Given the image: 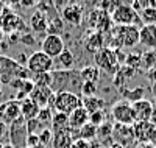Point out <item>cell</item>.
<instances>
[{
	"label": "cell",
	"mask_w": 156,
	"mask_h": 148,
	"mask_svg": "<svg viewBox=\"0 0 156 148\" xmlns=\"http://www.w3.org/2000/svg\"><path fill=\"white\" fill-rule=\"evenodd\" d=\"M53 75V81H51L50 89L53 90V93L58 92H70L80 97L81 87H83V79L80 76V70H55L51 72Z\"/></svg>",
	"instance_id": "cell-1"
},
{
	"label": "cell",
	"mask_w": 156,
	"mask_h": 148,
	"mask_svg": "<svg viewBox=\"0 0 156 148\" xmlns=\"http://www.w3.org/2000/svg\"><path fill=\"white\" fill-rule=\"evenodd\" d=\"M0 76L3 83H9L11 79H31V73L27 70V67H22L16 62V59L0 55Z\"/></svg>",
	"instance_id": "cell-2"
},
{
	"label": "cell",
	"mask_w": 156,
	"mask_h": 148,
	"mask_svg": "<svg viewBox=\"0 0 156 148\" xmlns=\"http://www.w3.org/2000/svg\"><path fill=\"white\" fill-rule=\"evenodd\" d=\"M81 106H83L81 98L78 95H75V93H70V92H58V93H55V98H53L55 112H62V114L69 115Z\"/></svg>",
	"instance_id": "cell-3"
},
{
	"label": "cell",
	"mask_w": 156,
	"mask_h": 148,
	"mask_svg": "<svg viewBox=\"0 0 156 148\" xmlns=\"http://www.w3.org/2000/svg\"><path fill=\"white\" fill-rule=\"evenodd\" d=\"M94 61H95V67L98 70L114 73V75L117 73V70L120 67L117 56H115V51L109 47H103L100 51H97L94 55Z\"/></svg>",
	"instance_id": "cell-4"
},
{
	"label": "cell",
	"mask_w": 156,
	"mask_h": 148,
	"mask_svg": "<svg viewBox=\"0 0 156 148\" xmlns=\"http://www.w3.org/2000/svg\"><path fill=\"white\" fill-rule=\"evenodd\" d=\"M111 115L114 118L115 123L119 125H128V126H133L136 123V115L133 111V106L131 103L128 101H115L111 107Z\"/></svg>",
	"instance_id": "cell-5"
},
{
	"label": "cell",
	"mask_w": 156,
	"mask_h": 148,
	"mask_svg": "<svg viewBox=\"0 0 156 148\" xmlns=\"http://www.w3.org/2000/svg\"><path fill=\"white\" fill-rule=\"evenodd\" d=\"M27 70L33 75H37V73H47V72H51V69L55 67L53 64V59L50 56H47L45 53H42L41 50L39 51H34L28 56V61H27Z\"/></svg>",
	"instance_id": "cell-6"
},
{
	"label": "cell",
	"mask_w": 156,
	"mask_h": 148,
	"mask_svg": "<svg viewBox=\"0 0 156 148\" xmlns=\"http://www.w3.org/2000/svg\"><path fill=\"white\" fill-rule=\"evenodd\" d=\"M111 20L114 23H117V26H128V25H136V22L140 20V17H139L137 12L131 8V5L120 3L112 11Z\"/></svg>",
	"instance_id": "cell-7"
},
{
	"label": "cell",
	"mask_w": 156,
	"mask_h": 148,
	"mask_svg": "<svg viewBox=\"0 0 156 148\" xmlns=\"http://www.w3.org/2000/svg\"><path fill=\"white\" fill-rule=\"evenodd\" d=\"M27 137L28 134H27V126H25V120L20 117L9 125V139L14 148H23Z\"/></svg>",
	"instance_id": "cell-8"
},
{
	"label": "cell",
	"mask_w": 156,
	"mask_h": 148,
	"mask_svg": "<svg viewBox=\"0 0 156 148\" xmlns=\"http://www.w3.org/2000/svg\"><path fill=\"white\" fill-rule=\"evenodd\" d=\"M66 48L64 47V41L61 36H55V34H47L42 39L41 44V51L45 53L47 56H50L51 59H55L58 55H61V51Z\"/></svg>",
	"instance_id": "cell-9"
},
{
	"label": "cell",
	"mask_w": 156,
	"mask_h": 148,
	"mask_svg": "<svg viewBox=\"0 0 156 148\" xmlns=\"http://www.w3.org/2000/svg\"><path fill=\"white\" fill-rule=\"evenodd\" d=\"M30 98L39 106V107H50L53 109V98L55 93L50 87L45 86H34L33 92L30 93Z\"/></svg>",
	"instance_id": "cell-10"
},
{
	"label": "cell",
	"mask_w": 156,
	"mask_h": 148,
	"mask_svg": "<svg viewBox=\"0 0 156 148\" xmlns=\"http://www.w3.org/2000/svg\"><path fill=\"white\" fill-rule=\"evenodd\" d=\"M61 19L62 22L78 26L83 20V6L80 3H67L61 11Z\"/></svg>",
	"instance_id": "cell-11"
},
{
	"label": "cell",
	"mask_w": 156,
	"mask_h": 148,
	"mask_svg": "<svg viewBox=\"0 0 156 148\" xmlns=\"http://www.w3.org/2000/svg\"><path fill=\"white\" fill-rule=\"evenodd\" d=\"M112 137H114L115 143H119L122 146H128V145H131L136 140L133 126L119 125V123H115L114 128H112Z\"/></svg>",
	"instance_id": "cell-12"
},
{
	"label": "cell",
	"mask_w": 156,
	"mask_h": 148,
	"mask_svg": "<svg viewBox=\"0 0 156 148\" xmlns=\"http://www.w3.org/2000/svg\"><path fill=\"white\" fill-rule=\"evenodd\" d=\"M133 106V111L136 115V122H151L153 118V112H154V107L153 103L148 100H140L131 104Z\"/></svg>",
	"instance_id": "cell-13"
},
{
	"label": "cell",
	"mask_w": 156,
	"mask_h": 148,
	"mask_svg": "<svg viewBox=\"0 0 156 148\" xmlns=\"http://www.w3.org/2000/svg\"><path fill=\"white\" fill-rule=\"evenodd\" d=\"M73 136H78V131H73L70 128H66V129L53 132V139H51L53 148H70L72 142L75 140Z\"/></svg>",
	"instance_id": "cell-14"
},
{
	"label": "cell",
	"mask_w": 156,
	"mask_h": 148,
	"mask_svg": "<svg viewBox=\"0 0 156 148\" xmlns=\"http://www.w3.org/2000/svg\"><path fill=\"white\" fill-rule=\"evenodd\" d=\"M154 125L151 122H136L133 125V131H134V137L136 140L142 142V143H150L153 132H154Z\"/></svg>",
	"instance_id": "cell-15"
},
{
	"label": "cell",
	"mask_w": 156,
	"mask_h": 148,
	"mask_svg": "<svg viewBox=\"0 0 156 148\" xmlns=\"http://www.w3.org/2000/svg\"><path fill=\"white\" fill-rule=\"evenodd\" d=\"M139 44L147 48H156V25H142L139 28Z\"/></svg>",
	"instance_id": "cell-16"
},
{
	"label": "cell",
	"mask_w": 156,
	"mask_h": 148,
	"mask_svg": "<svg viewBox=\"0 0 156 148\" xmlns=\"http://www.w3.org/2000/svg\"><path fill=\"white\" fill-rule=\"evenodd\" d=\"M86 123H89V112L84 107H78L72 114H69V128L73 131H80Z\"/></svg>",
	"instance_id": "cell-17"
},
{
	"label": "cell",
	"mask_w": 156,
	"mask_h": 148,
	"mask_svg": "<svg viewBox=\"0 0 156 148\" xmlns=\"http://www.w3.org/2000/svg\"><path fill=\"white\" fill-rule=\"evenodd\" d=\"M2 25H3V31H6L8 34H11V33H19V30L23 28L25 23H23V20L17 14L8 11L6 14L2 17Z\"/></svg>",
	"instance_id": "cell-18"
},
{
	"label": "cell",
	"mask_w": 156,
	"mask_h": 148,
	"mask_svg": "<svg viewBox=\"0 0 156 148\" xmlns=\"http://www.w3.org/2000/svg\"><path fill=\"white\" fill-rule=\"evenodd\" d=\"M2 111H3V120L6 123H12L16 122L17 118L22 117V112H20V103L17 100H12V101H8L2 106Z\"/></svg>",
	"instance_id": "cell-19"
},
{
	"label": "cell",
	"mask_w": 156,
	"mask_h": 148,
	"mask_svg": "<svg viewBox=\"0 0 156 148\" xmlns=\"http://www.w3.org/2000/svg\"><path fill=\"white\" fill-rule=\"evenodd\" d=\"M48 17L45 16L44 11H34L30 17V28L34 33H45L48 28Z\"/></svg>",
	"instance_id": "cell-20"
},
{
	"label": "cell",
	"mask_w": 156,
	"mask_h": 148,
	"mask_svg": "<svg viewBox=\"0 0 156 148\" xmlns=\"http://www.w3.org/2000/svg\"><path fill=\"white\" fill-rule=\"evenodd\" d=\"M103 47H105V37L100 31H92L84 41V48L90 53H94V55L97 51H100Z\"/></svg>",
	"instance_id": "cell-21"
},
{
	"label": "cell",
	"mask_w": 156,
	"mask_h": 148,
	"mask_svg": "<svg viewBox=\"0 0 156 148\" xmlns=\"http://www.w3.org/2000/svg\"><path fill=\"white\" fill-rule=\"evenodd\" d=\"M73 62H75L73 53L70 50H67V48H64L61 51V55H58L53 59V64L56 67V70H70L73 67Z\"/></svg>",
	"instance_id": "cell-22"
},
{
	"label": "cell",
	"mask_w": 156,
	"mask_h": 148,
	"mask_svg": "<svg viewBox=\"0 0 156 148\" xmlns=\"http://www.w3.org/2000/svg\"><path fill=\"white\" fill-rule=\"evenodd\" d=\"M39 109H41V107H39L30 97L27 100L20 101V112H22V118L25 120V122L36 118L37 114H39Z\"/></svg>",
	"instance_id": "cell-23"
},
{
	"label": "cell",
	"mask_w": 156,
	"mask_h": 148,
	"mask_svg": "<svg viewBox=\"0 0 156 148\" xmlns=\"http://www.w3.org/2000/svg\"><path fill=\"white\" fill-rule=\"evenodd\" d=\"M122 97H123V101H128V103H136V101H140L144 100V95H145V89L142 86H136L133 89H126V87H122L119 89Z\"/></svg>",
	"instance_id": "cell-24"
},
{
	"label": "cell",
	"mask_w": 156,
	"mask_h": 148,
	"mask_svg": "<svg viewBox=\"0 0 156 148\" xmlns=\"http://www.w3.org/2000/svg\"><path fill=\"white\" fill-rule=\"evenodd\" d=\"M81 101H83V107L89 114L97 112V111H103V107H105V100L98 98V97H86Z\"/></svg>",
	"instance_id": "cell-25"
},
{
	"label": "cell",
	"mask_w": 156,
	"mask_h": 148,
	"mask_svg": "<svg viewBox=\"0 0 156 148\" xmlns=\"http://www.w3.org/2000/svg\"><path fill=\"white\" fill-rule=\"evenodd\" d=\"M80 76L83 83H97L100 79V70L95 65H86L80 70Z\"/></svg>",
	"instance_id": "cell-26"
},
{
	"label": "cell",
	"mask_w": 156,
	"mask_h": 148,
	"mask_svg": "<svg viewBox=\"0 0 156 148\" xmlns=\"http://www.w3.org/2000/svg\"><path fill=\"white\" fill-rule=\"evenodd\" d=\"M51 128H53L55 132L69 128V115L62 114V112H53V117H51Z\"/></svg>",
	"instance_id": "cell-27"
},
{
	"label": "cell",
	"mask_w": 156,
	"mask_h": 148,
	"mask_svg": "<svg viewBox=\"0 0 156 148\" xmlns=\"http://www.w3.org/2000/svg\"><path fill=\"white\" fill-rule=\"evenodd\" d=\"M140 62L145 70H151L153 67H156V51L145 50L144 53H140Z\"/></svg>",
	"instance_id": "cell-28"
},
{
	"label": "cell",
	"mask_w": 156,
	"mask_h": 148,
	"mask_svg": "<svg viewBox=\"0 0 156 148\" xmlns=\"http://www.w3.org/2000/svg\"><path fill=\"white\" fill-rule=\"evenodd\" d=\"M78 139H84L87 142L97 139V126H94L92 123H86L80 131H78Z\"/></svg>",
	"instance_id": "cell-29"
},
{
	"label": "cell",
	"mask_w": 156,
	"mask_h": 148,
	"mask_svg": "<svg viewBox=\"0 0 156 148\" xmlns=\"http://www.w3.org/2000/svg\"><path fill=\"white\" fill-rule=\"evenodd\" d=\"M139 14L144 25H156V6H148L145 9H142Z\"/></svg>",
	"instance_id": "cell-30"
},
{
	"label": "cell",
	"mask_w": 156,
	"mask_h": 148,
	"mask_svg": "<svg viewBox=\"0 0 156 148\" xmlns=\"http://www.w3.org/2000/svg\"><path fill=\"white\" fill-rule=\"evenodd\" d=\"M64 31V22L61 17L55 16L48 22V28H47V34H55V36H61V33Z\"/></svg>",
	"instance_id": "cell-31"
},
{
	"label": "cell",
	"mask_w": 156,
	"mask_h": 148,
	"mask_svg": "<svg viewBox=\"0 0 156 148\" xmlns=\"http://www.w3.org/2000/svg\"><path fill=\"white\" fill-rule=\"evenodd\" d=\"M31 81L34 83V86H45V87H50V86H51V81H53V75H51V72L37 73V75H33V76H31Z\"/></svg>",
	"instance_id": "cell-32"
},
{
	"label": "cell",
	"mask_w": 156,
	"mask_h": 148,
	"mask_svg": "<svg viewBox=\"0 0 156 148\" xmlns=\"http://www.w3.org/2000/svg\"><path fill=\"white\" fill-rule=\"evenodd\" d=\"M25 126H27V134H28V136H31V134H34V136H39V132H41L42 129H45V126L39 122L37 118H33V120L25 122Z\"/></svg>",
	"instance_id": "cell-33"
},
{
	"label": "cell",
	"mask_w": 156,
	"mask_h": 148,
	"mask_svg": "<svg viewBox=\"0 0 156 148\" xmlns=\"http://www.w3.org/2000/svg\"><path fill=\"white\" fill-rule=\"evenodd\" d=\"M125 65L128 67H131V69H142V62H140V53H131V55H126L125 58Z\"/></svg>",
	"instance_id": "cell-34"
},
{
	"label": "cell",
	"mask_w": 156,
	"mask_h": 148,
	"mask_svg": "<svg viewBox=\"0 0 156 148\" xmlns=\"http://www.w3.org/2000/svg\"><path fill=\"white\" fill-rule=\"evenodd\" d=\"M112 128L114 125L109 122H105L101 126L97 128V139H106V137H112Z\"/></svg>",
	"instance_id": "cell-35"
},
{
	"label": "cell",
	"mask_w": 156,
	"mask_h": 148,
	"mask_svg": "<svg viewBox=\"0 0 156 148\" xmlns=\"http://www.w3.org/2000/svg\"><path fill=\"white\" fill-rule=\"evenodd\" d=\"M51 117H53V112H51L50 107H41L36 118H37L42 125H51Z\"/></svg>",
	"instance_id": "cell-36"
},
{
	"label": "cell",
	"mask_w": 156,
	"mask_h": 148,
	"mask_svg": "<svg viewBox=\"0 0 156 148\" xmlns=\"http://www.w3.org/2000/svg\"><path fill=\"white\" fill-rule=\"evenodd\" d=\"M105 122H106V117H105V112H103V111H97V112L89 114V123H92L94 126L98 128Z\"/></svg>",
	"instance_id": "cell-37"
},
{
	"label": "cell",
	"mask_w": 156,
	"mask_h": 148,
	"mask_svg": "<svg viewBox=\"0 0 156 148\" xmlns=\"http://www.w3.org/2000/svg\"><path fill=\"white\" fill-rule=\"evenodd\" d=\"M39 143H41L44 148L51 142V139H53V132H51V129H48V128H45V129H42L41 132H39Z\"/></svg>",
	"instance_id": "cell-38"
},
{
	"label": "cell",
	"mask_w": 156,
	"mask_h": 148,
	"mask_svg": "<svg viewBox=\"0 0 156 148\" xmlns=\"http://www.w3.org/2000/svg\"><path fill=\"white\" fill-rule=\"evenodd\" d=\"M95 92H97V83H83L81 87V95L86 97H95Z\"/></svg>",
	"instance_id": "cell-39"
},
{
	"label": "cell",
	"mask_w": 156,
	"mask_h": 148,
	"mask_svg": "<svg viewBox=\"0 0 156 148\" xmlns=\"http://www.w3.org/2000/svg\"><path fill=\"white\" fill-rule=\"evenodd\" d=\"M117 72H119L125 79H128V78H133L136 73H137V70L136 69H131V67H128V65H125V64H122L120 67H119V70H117Z\"/></svg>",
	"instance_id": "cell-40"
},
{
	"label": "cell",
	"mask_w": 156,
	"mask_h": 148,
	"mask_svg": "<svg viewBox=\"0 0 156 148\" xmlns=\"http://www.w3.org/2000/svg\"><path fill=\"white\" fill-rule=\"evenodd\" d=\"M70 148H92V145H90V142H87L84 139H75L72 142Z\"/></svg>",
	"instance_id": "cell-41"
},
{
	"label": "cell",
	"mask_w": 156,
	"mask_h": 148,
	"mask_svg": "<svg viewBox=\"0 0 156 148\" xmlns=\"http://www.w3.org/2000/svg\"><path fill=\"white\" fill-rule=\"evenodd\" d=\"M20 42L27 44V45H33L34 44V37L31 34H23V36H20Z\"/></svg>",
	"instance_id": "cell-42"
},
{
	"label": "cell",
	"mask_w": 156,
	"mask_h": 148,
	"mask_svg": "<svg viewBox=\"0 0 156 148\" xmlns=\"http://www.w3.org/2000/svg\"><path fill=\"white\" fill-rule=\"evenodd\" d=\"M147 76H148L150 81H151V84L154 86V84H156V67H153L151 70H148V72H147Z\"/></svg>",
	"instance_id": "cell-43"
},
{
	"label": "cell",
	"mask_w": 156,
	"mask_h": 148,
	"mask_svg": "<svg viewBox=\"0 0 156 148\" xmlns=\"http://www.w3.org/2000/svg\"><path fill=\"white\" fill-rule=\"evenodd\" d=\"M140 148H156V145H153L151 142H150V143H142Z\"/></svg>",
	"instance_id": "cell-44"
},
{
	"label": "cell",
	"mask_w": 156,
	"mask_h": 148,
	"mask_svg": "<svg viewBox=\"0 0 156 148\" xmlns=\"http://www.w3.org/2000/svg\"><path fill=\"white\" fill-rule=\"evenodd\" d=\"M20 5H22V6H33L34 2H20Z\"/></svg>",
	"instance_id": "cell-45"
},
{
	"label": "cell",
	"mask_w": 156,
	"mask_h": 148,
	"mask_svg": "<svg viewBox=\"0 0 156 148\" xmlns=\"http://www.w3.org/2000/svg\"><path fill=\"white\" fill-rule=\"evenodd\" d=\"M108 148H125V146H122V145H119V143H115V142H114V143H111Z\"/></svg>",
	"instance_id": "cell-46"
},
{
	"label": "cell",
	"mask_w": 156,
	"mask_h": 148,
	"mask_svg": "<svg viewBox=\"0 0 156 148\" xmlns=\"http://www.w3.org/2000/svg\"><path fill=\"white\" fill-rule=\"evenodd\" d=\"M2 41H3V30L0 28V42H2Z\"/></svg>",
	"instance_id": "cell-47"
},
{
	"label": "cell",
	"mask_w": 156,
	"mask_h": 148,
	"mask_svg": "<svg viewBox=\"0 0 156 148\" xmlns=\"http://www.w3.org/2000/svg\"><path fill=\"white\" fill-rule=\"evenodd\" d=\"M0 148H5V146H3V145H2V143H0Z\"/></svg>",
	"instance_id": "cell-48"
}]
</instances>
